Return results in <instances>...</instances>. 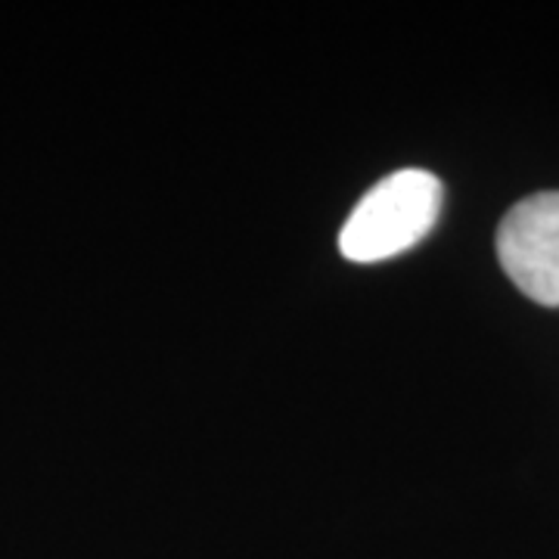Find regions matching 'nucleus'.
I'll return each instance as SVG.
<instances>
[{
    "mask_svg": "<svg viewBox=\"0 0 559 559\" xmlns=\"http://www.w3.org/2000/svg\"><path fill=\"white\" fill-rule=\"evenodd\" d=\"M441 180L423 168L382 178L355 205L342 227L340 249L348 261H385L417 246L439 221Z\"/></svg>",
    "mask_w": 559,
    "mask_h": 559,
    "instance_id": "1",
    "label": "nucleus"
},
{
    "mask_svg": "<svg viewBox=\"0 0 559 559\" xmlns=\"http://www.w3.org/2000/svg\"><path fill=\"white\" fill-rule=\"evenodd\" d=\"M498 259L522 296L559 308V190L535 193L503 215Z\"/></svg>",
    "mask_w": 559,
    "mask_h": 559,
    "instance_id": "2",
    "label": "nucleus"
}]
</instances>
